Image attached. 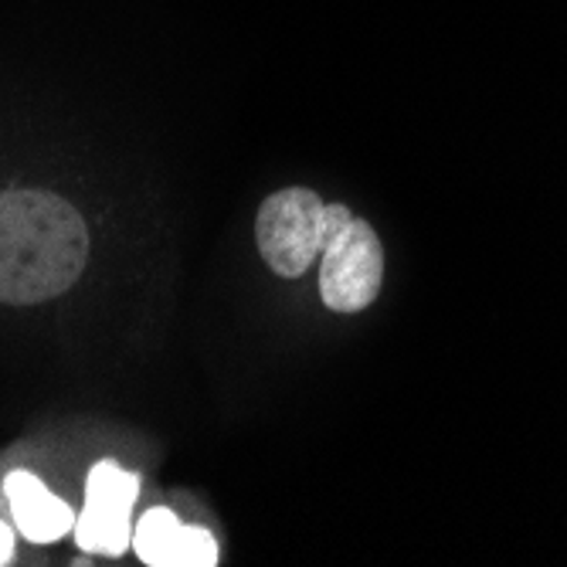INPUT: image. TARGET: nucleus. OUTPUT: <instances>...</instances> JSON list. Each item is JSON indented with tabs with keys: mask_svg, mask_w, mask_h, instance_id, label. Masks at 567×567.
I'll use <instances>...</instances> for the list:
<instances>
[{
	"mask_svg": "<svg viewBox=\"0 0 567 567\" xmlns=\"http://www.w3.org/2000/svg\"><path fill=\"white\" fill-rule=\"evenodd\" d=\"M89 231L72 204L51 190L0 194V302L55 299L82 276Z\"/></svg>",
	"mask_w": 567,
	"mask_h": 567,
	"instance_id": "f257e3e1",
	"label": "nucleus"
},
{
	"mask_svg": "<svg viewBox=\"0 0 567 567\" xmlns=\"http://www.w3.org/2000/svg\"><path fill=\"white\" fill-rule=\"evenodd\" d=\"M323 208L327 204L306 187H286L259 208L255 238L276 276L299 279L323 255Z\"/></svg>",
	"mask_w": 567,
	"mask_h": 567,
	"instance_id": "f03ea898",
	"label": "nucleus"
},
{
	"mask_svg": "<svg viewBox=\"0 0 567 567\" xmlns=\"http://www.w3.org/2000/svg\"><path fill=\"white\" fill-rule=\"evenodd\" d=\"M384 279V248L368 221L353 218L327 248L320 262V296L333 313L368 309Z\"/></svg>",
	"mask_w": 567,
	"mask_h": 567,
	"instance_id": "7ed1b4c3",
	"label": "nucleus"
},
{
	"mask_svg": "<svg viewBox=\"0 0 567 567\" xmlns=\"http://www.w3.org/2000/svg\"><path fill=\"white\" fill-rule=\"evenodd\" d=\"M140 496V480L116 462H99L85 483V509L75 520V540L89 554L120 557L133 544V503Z\"/></svg>",
	"mask_w": 567,
	"mask_h": 567,
	"instance_id": "20e7f679",
	"label": "nucleus"
},
{
	"mask_svg": "<svg viewBox=\"0 0 567 567\" xmlns=\"http://www.w3.org/2000/svg\"><path fill=\"white\" fill-rule=\"evenodd\" d=\"M133 550L150 567H215L218 540L204 527H184L171 509H150L133 527Z\"/></svg>",
	"mask_w": 567,
	"mask_h": 567,
	"instance_id": "39448f33",
	"label": "nucleus"
},
{
	"mask_svg": "<svg viewBox=\"0 0 567 567\" xmlns=\"http://www.w3.org/2000/svg\"><path fill=\"white\" fill-rule=\"evenodd\" d=\"M4 493H8L18 530L31 544H55L75 530L79 517L72 513V506L65 499H59L55 493H48L38 476L18 470L4 480Z\"/></svg>",
	"mask_w": 567,
	"mask_h": 567,
	"instance_id": "423d86ee",
	"label": "nucleus"
},
{
	"mask_svg": "<svg viewBox=\"0 0 567 567\" xmlns=\"http://www.w3.org/2000/svg\"><path fill=\"white\" fill-rule=\"evenodd\" d=\"M350 221H353L350 208H343V204H327V208H323V248H327Z\"/></svg>",
	"mask_w": 567,
	"mask_h": 567,
	"instance_id": "0eeeda50",
	"label": "nucleus"
},
{
	"mask_svg": "<svg viewBox=\"0 0 567 567\" xmlns=\"http://www.w3.org/2000/svg\"><path fill=\"white\" fill-rule=\"evenodd\" d=\"M11 554H14V534L8 524H0V567L11 560Z\"/></svg>",
	"mask_w": 567,
	"mask_h": 567,
	"instance_id": "6e6552de",
	"label": "nucleus"
}]
</instances>
